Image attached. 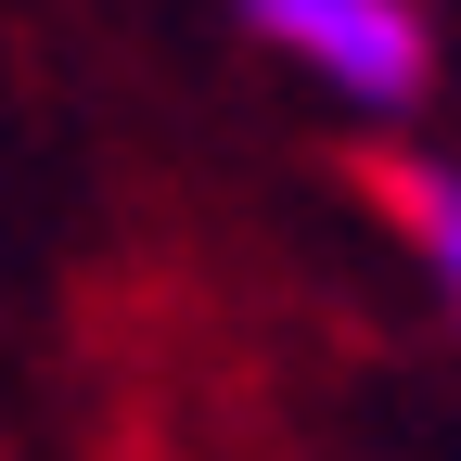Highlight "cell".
Wrapping results in <instances>:
<instances>
[{
    "mask_svg": "<svg viewBox=\"0 0 461 461\" xmlns=\"http://www.w3.org/2000/svg\"><path fill=\"white\" fill-rule=\"evenodd\" d=\"M244 26L282 39V51H308L359 103H411L423 90V14L411 0H244Z\"/></svg>",
    "mask_w": 461,
    "mask_h": 461,
    "instance_id": "1",
    "label": "cell"
},
{
    "mask_svg": "<svg viewBox=\"0 0 461 461\" xmlns=\"http://www.w3.org/2000/svg\"><path fill=\"white\" fill-rule=\"evenodd\" d=\"M359 180L384 193V218L411 230V244L436 257V282L461 295V180H448V167H397V154H384V167H359Z\"/></svg>",
    "mask_w": 461,
    "mask_h": 461,
    "instance_id": "2",
    "label": "cell"
}]
</instances>
